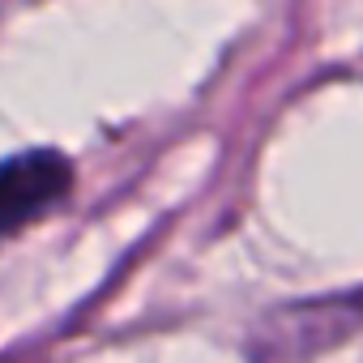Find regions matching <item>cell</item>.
Wrapping results in <instances>:
<instances>
[{
    "mask_svg": "<svg viewBox=\"0 0 363 363\" xmlns=\"http://www.w3.org/2000/svg\"><path fill=\"white\" fill-rule=\"evenodd\" d=\"M73 189V162L60 150H22L0 158V235L52 214Z\"/></svg>",
    "mask_w": 363,
    "mask_h": 363,
    "instance_id": "cell-1",
    "label": "cell"
}]
</instances>
